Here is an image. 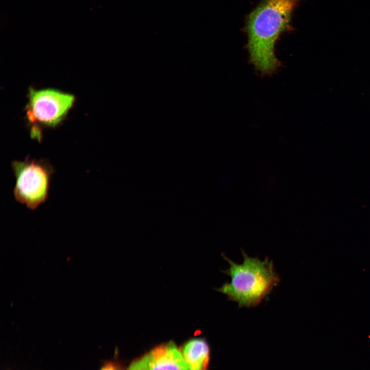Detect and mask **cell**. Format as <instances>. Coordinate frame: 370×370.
<instances>
[{
    "mask_svg": "<svg viewBox=\"0 0 370 370\" xmlns=\"http://www.w3.org/2000/svg\"><path fill=\"white\" fill-rule=\"evenodd\" d=\"M299 0H263L249 14L246 31L251 63L263 74L275 71L280 62L274 53L280 34L289 29Z\"/></svg>",
    "mask_w": 370,
    "mask_h": 370,
    "instance_id": "6da1fadb",
    "label": "cell"
},
{
    "mask_svg": "<svg viewBox=\"0 0 370 370\" xmlns=\"http://www.w3.org/2000/svg\"><path fill=\"white\" fill-rule=\"evenodd\" d=\"M243 262L237 264L223 254L229 267L223 272L231 278L215 290L226 295L239 307H255L258 305L280 281L272 261L266 257L261 261L250 257L242 251Z\"/></svg>",
    "mask_w": 370,
    "mask_h": 370,
    "instance_id": "7a4b0ae2",
    "label": "cell"
},
{
    "mask_svg": "<svg viewBox=\"0 0 370 370\" xmlns=\"http://www.w3.org/2000/svg\"><path fill=\"white\" fill-rule=\"evenodd\" d=\"M11 166L15 178V199L30 209L37 208L48 198L53 167L45 159L29 157L13 161Z\"/></svg>",
    "mask_w": 370,
    "mask_h": 370,
    "instance_id": "3957f363",
    "label": "cell"
},
{
    "mask_svg": "<svg viewBox=\"0 0 370 370\" xmlns=\"http://www.w3.org/2000/svg\"><path fill=\"white\" fill-rule=\"evenodd\" d=\"M74 101L73 95L54 89L30 88L26 116L31 125V137L40 141L42 136L41 127H55L61 123Z\"/></svg>",
    "mask_w": 370,
    "mask_h": 370,
    "instance_id": "277c9868",
    "label": "cell"
},
{
    "mask_svg": "<svg viewBox=\"0 0 370 370\" xmlns=\"http://www.w3.org/2000/svg\"><path fill=\"white\" fill-rule=\"evenodd\" d=\"M126 370H189L173 341L157 345L136 358Z\"/></svg>",
    "mask_w": 370,
    "mask_h": 370,
    "instance_id": "5b68a950",
    "label": "cell"
},
{
    "mask_svg": "<svg viewBox=\"0 0 370 370\" xmlns=\"http://www.w3.org/2000/svg\"><path fill=\"white\" fill-rule=\"evenodd\" d=\"M180 349L189 370H208L210 348L205 339L200 337L190 339Z\"/></svg>",
    "mask_w": 370,
    "mask_h": 370,
    "instance_id": "8992f818",
    "label": "cell"
},
{
    "mask_svg": "<svg viewBox=\"0 0 370 370\" xmlns=\"http://www.w3.org/2000/svg\"><path fill=\"white\" fill-rule=\"evenodd\" d=\"M99 370H121V369L115 362H108L104 364Z\"/></svg>",
    "mask_w": 370,
    "mask_h": 370,
    "instance_id": "52a82bcc",
    "label": "cell"
}]
</instances>
